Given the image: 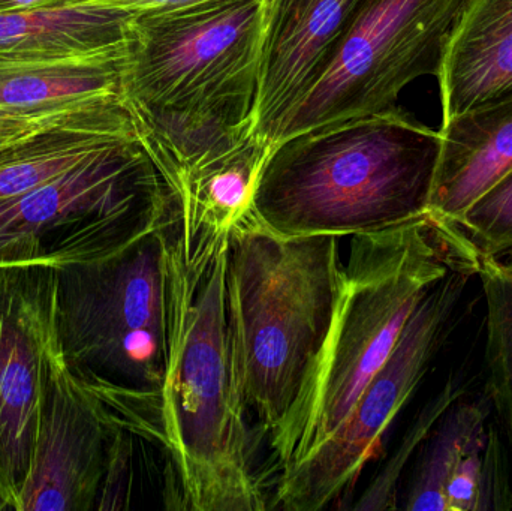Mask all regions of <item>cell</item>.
<instances>
[{"instance_id":"cell-10","label":"cell","mask_w":512,"mask_h":511,"mask_svg":"<svg viewBox=\"0 0 512 511\" xmlns=\"http://www.w3.org/2000/svg\"><path fill=\"white\" fill-rule=\"evenodd\" d=\"M62 351L59 270L0 267V509L20 506L48 377Z\"/></svg>"},{"instance_id":"cell-19","label":"cell","mask_w":512,"mask_h":511,"mask_svg":"<svg viewBox=\"0 0 512 511\" xmlns=\"http://www.w3.org/2000/svg\"><path fill=\"white\" fill-rule=\"evenodd\" d=\"M123 66L125 63L0 71V111L35 113L63 105L119 98Z\"/></svg>"},{"instance_id":"cell-8","label":"cell","mask_w":512,"mask_h":511,"mask_svg":"<svg viewBox=\"0 0 512 511\" xmlns=\"http://www.w3.org/2000/svg\"><path fill=\"white\" fill-rule=\"evenodd\" d=\"M478 260L457 264L421 300L393 353L373 375L336 431L291 470L277 476L274 509L318 511L345 498L378 456L396 417L409 404L450 339L457 309Z\"/></svg>"},{"instance_id":"cell-7","label":"cell","mask_w":512,"mask_h":511,"mask_svg":"<svg viewBox=\"0 0 512 511\" xmlns=\"http://www.w3.org/2000/svg\"><path fill=\"white\" fill-rule=\"evenodd\" d=\"M122 251L59 270V330L74 374L161 401L171 348L174 224Z\"/></svg>"},{"instance_id":"cell-14","label":"cell","mask_w":512,"mask_h":511,"mask_svg":"<svg viewBox=\"0 0 512 511\" xmlns=\"http://www.w3.org/2000/svg\"><path fill=\"white\" fill-rule=\"evenodd\" d=\"M135 14L98 0L0 14V71L125 63Z\"/></svg>"},{"instance_id":"cell-2","label":"cell","mask_w":512,"mask_h":511,"mask_svg":"<svg viewBox=\"0 0 512 511\" xmlns=\"http://www.w3.org/2000/svg\"><path fill=\"white\" fill-rule=\"evenodd\" d=\"M454 222L429 212L352 237L330 332L291 413L268 437L277 476L321 446L393 353L430 288L457 264L478 260Z\"/></svg>"},{"instance_id":"cell-23","label":"cell","mask_w":512,"mask_h":511,"mask_svg":"<svg viewBox=\"0 0 512 511\" xmlns=\"http://www.w3.org/2000/svg\"><path fill=\"white\" fill-rule=\"evenodd\" d=\"M108 5L120 6L131 11H146L156 8H179V6L197 5L212 0H98Z\"/></svg>"},{"instance_id":"cell-17","label":"cell","mask_w":512,"mask_h":511,"mask_svg":"<svg viewBox=\"0 0 512 511\" xmlns=\"http://www.w3.org/2000/svg\"><path fill=\"white\" fill-rule=\"evenodd\" d=\"M134 128L120 98L36 143L9 150L0 156V201L32 191Z\"/></svg>"},{"instance_id":"cell-24","label":"cell","mask_w":512,"mask_h":511,"mask_svg":"<svg viewBox=\"0 0 512 511\" xmlns=\"http://www.w3.org/2000/svg\"><path fill=\"white\" fill-rule=\"evenodd\" d=\"M81 2H86V0H0V14L60 8V6L77 5Z\"/></svg>"},{"instance_id":"cell-20","label":"cell","mask_w":512,"mask_h":511,"mask_svg":"<svg viewBox=\"0 0 512 511\" xmlns=\"http://www.w3.org/2000/svg\"><path fill=\"white\" fill-rule=\"evenodd\" d=\"M466 389L456 380L450 378L445 386L433 396L426 407L421 411L420 417L415 420L414 426L409 429L408 435L403 438L402 446L397 449L396 455L382 468L372 483L367 486L357 503L352 504V510H397L399 509L400 479L408 465L409 459L414 456V450L420 449L427 435L432 431L442 414L454 401L465 395Z\"/></svg>"},{"instance_id":"cell-9","label":"cell","mask_w":512,"mask_h":511,"mask_svg":"<svg viewBox=\"0 0 512 511\" xmlns=\"http://www.w3.org/2000/svg\"><path fill=\"white\" fill-rule=\"evenodd\" d=\"M469 0H363L336 56L280 123L273 143L397 107L417 78L438 77Z\"/></svg>"},{"instance_id":"cell-13","label":"cell","mask_w":512,"mask_h":511,"mask_svg":"<svg viewBox=\"0 0 512 511\" xmlns=\"http://www.w3.org/2000/svg\"><path fill=\"white\" fill-rule=\"evenodd\" d=\"M363 0H271L256 87L254 131L273 143L280 123L336 56Z\"/></svg>"},{"instance_id":"cell-3","label":"cell","mask_w":512,"mask_h":511,"mask_svg":"<svg viewBox=\"0 0 512 511\" xmlns=\"http://www.w3.org/2000/svg\"><path fill=\"white\" fill-rule=\"evenodd\" d=\"M441 132L399 108L292 135L271 147L252 213L285 237H354L427 213Z\"/></svg>"},{"instance_id":"cell-4","label":"cell","mask_w":512,"mask_h":511,"mask_svg":"<svg viewBox=\"0 0 512 511\" xmlns=\"http://www.w3.org/2000/svg\"><path fill=\"white\" fill-rule=\"evenodd\" d=\"M342 269L337 237L279 236L252 210L231 227L225 300L234 369L267 437L291 413L324 347Z\"/></svg>"},{"instance_id":"cell-1","label":"cell","mask_w":512,"mask_h":511,"mask_svg":"<svg viewBox=\"0 0 512 511\" xmlns=\"http://www.w3.org/2000/svg\"><path fill=\"white\" fill-rule=\"evenodd\" d=\"M170 237L171 348L161 393L165 452L186 509H270L234 369L225 300L228 236Z\"/></svg>"},{"instance_id":"cell-18","label":"cell","mask_w":512,"mask_h":511,"mask_svg":"<svg viewBox=\"0 0 512 511\" xmlns=\"http://www.w3.org/2000/svg\"><path fill=\"white\" fill-rule=\"evenodd\" d=\"M477 278L486 300L483 392L507 447L512 468V254L505 257L480 255Z\"/></svg>"},{"instance_id":"cell-6","label":"cell","mask_w":512,"mask_h":511,"mask_svg":"<svg viewBox=\"0 0 512 511\" xmlns=\"http://www.w3.org/2000/svg\"><path fill=\"white\" fill-rule=\"evenodd\" d=\"M270 5L212 0L137 11L123 102L149 113L252 122Z\"/></svg>"},{"instance_id":"cell-5","label":"cell","mask_w":512,"mask_h":511,"mask_svg":"<svg viewBox=\"0 0 512 511\" xmlns=\"http://www.w3.org/2000/svg\"><path fill=\"white\" fill-rule=\"evenodd\" d=\"M180 216L137 128L75 167L0 201V267L104 260Z\"/></svg>"},{"instance_id":"cell-16","label":"cell","mask_w":512,"mask_h":511,"mask_svg":"<svg viewBox=\"0 0 512 511\" xmlns=\"http://www.w3.org/2000/svg\"><path fill=\"white\" fill-rule=\"evenodd\" d=\"M436 78L444 120L512 95V0H469Z\"/></svg>"},{"instance_id":"cell-11","label":"cell","mask_w":512,"mask_h":511,"mask_svg":"<svg viewBox=\"0 0 512 511\" xmlns=\"http://www.w3.org/2000/svg\"><path fill=\"white\" fill-rule=\"evenodd\" d=\"M132 432L74 374L65 354L51 366L18 511L98 509L131 458Z\"/></svg>"},{"instance_id":"cell-22","label":"cell","mask_w":512,"mask_h":511,"mask_svg":"<svg viewBox=\"0 0 512 511\" xmlns=\"http://www.w3.org/2000/svg\"><path fill=\"white\" fill-rule=\"evenodd\" d=\"M110 101L63 105L35 113L0 111V152L20 149L36 143L75 120L83 119L105 107Z\"/></svg>"},{"instance_id":"cell-25","label":"cell","mask_w":512,"mask_h":511,"mask_svg":"<svg viewBox=\"0 0 512 511\" xmlns=\"http://www.w3.org/2000/svg\"><path fill=\"white\" fill-rule=\"evenodd\" d=\"M6 152H9V150H6ZM6 152H0V156L5 155Z\"/></svg>"},{"instance_id":"cell-21","label":"cell","mask_w":512,"mask_h":511,"mask_svg":"<svg viewBox=\"0 0 512 511\" xmlns=\"http://www.w3.org/2000/svg\"><path fill=\"white\" fill-rule=\"evenodd\" d=\"M454 224L481 257L512 254V170Z\"/></svg>"},{"instance_id":"cell-15","label":"cell","mask_w":512,"mask_h":511,"mask_svg":"<svg viewBox=\"0 0 512 511\" xmlns=\"http://www.w3.org/2000/svg\"><path fill=\"white\" fill-rule=\"evenodd\" d=\"M430 216L457 222L512 170V95L442 122Z\"/></svg>"},{"instance_id":"cell-12","label":"cell","mask_w":512,"mask_h":511,"mask_svg":"<svg viewBox=\"0 0 512 511\" xmlns=\"http://www.w3.org/2000/svg\"><path fill=\"white\" fill-rule=\"evenodd\" d=\"M399 509L512 511L510 455L484 392L460 396L433 426Z\"/></svg>"}]
</instances>
